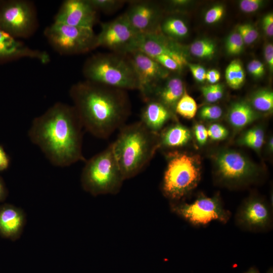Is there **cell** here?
Masks as SVG:
<instances>
[{
    "label": "cell",
    "instance_id": "obj_21",
    "mask_svg": "<svg viewBox=\"0 0 273 273\" xmlns=\"http://www.w3.org/2000/svg\"><path fill=\"white\" fill-rule=\"evenodd\" d=\"M191 138L190 130L178 124L167 129L159 137V146L177 148L186 145Z\"/></svg>",
    "mask_w": 273,
    "mask_h": 273
},
{
    "label": "cell",
    "instance_id": "obj_6",
    "mask_svg": "<svg viewBox=\"0 0 273 273\" xmlns=\"http://www.w3.org/2000/svg\"><path fill=\"white\" fill-rule=\"evenodd\" d=\"M168 156L162 189L169 198L179 199L197 185L200 178V163L196 156L184 153H172Z\"/></svg>",
    "mask_w": 273,
    "mask_h": 273
},
{
    "label": "cell",
    "instance_id": "obj_4",
    "mask_svg": "<svg viewBox=\"0 0 273 273\" xmlns=\"http://www.w3.org/2000/svg\"><path fill=\"white\" fill-rule=\"evenodd\" d=\"M86 80L125 90L138 89L135 73L126 55L98 53L88 58L82 69Z\"/></svg>",
    "mask_w": 273,
    "mask_h": 273
},
{
    "label": "cell",
    "instance_id": "obj_7",
    "mask_svg": "<svg viewBox=\"0 0 273 273\" xmlns=\"http://www.w3.org/2000/svg\"><path fill=\"white\" fill-rule=\"evenodd\" d=\"M44 35L52 47L62 55L84 54L98 47L93 28L54 22L46 28Z\"/></svg>",
    "mask_w": 273,
    "mask_h": 273
},
{
    "label": "cell",
    "instance_id": "obj_22",
    "mask_svg": "<svg viewBox=\"0 0 273 273\" xmlns=\"http://www.w3.org/2000/svg\"><path fill=\"white\" fill-rule=\"evenodd\" d=\"M256 116L249 104L244 102H239L231 107L229 112L228 119L234 127L240 128L253 122Z\"/></svg>",
    "mask_w": 273,
    "mask_h": 273
},
{
    "label": "cell",
    "instance_id": "obj_45",
    "mask_svg": "<svg viewBox=\"0 0 273 273\" xmlns=\"http://www.w3.org/2000/svg\"><path fill=\"white\" fill-rule=\"evenodd\" d=\"M220 78L219 72L216 69H211L206 72V79L211 84H216Z\"/></svg>",
    "mask_w": 273,
    "mask_h": 273
},
{
    "label": "cell",
    "instance_id": "obj_20",
    "mask_svg": "<svg viewBox=\"0 0 273 273\" xmlns=\"http://www.w3.org/2000/svg\"><path fill=\"white\" fill-rule=\"evenodd\" d=\"M241 218L246 224L253 226H262L269 218L267 207L262 202L254 200L247 203L243 208Z\"/></svg>",
    "mask_w": 273,
    "mask_h": 273
},
{
    "label": "cell",
    "instance_id": "obj_2",
    "mask_svg": "<svg viewBox=\"0 0 273 273\" xmlns=\"http://www.w3.org/2000/svg\"><path fill=\"white\" fill-rule=\"evenodd\" d=\"M83 128L94 136L106 139L120 128L131 111L126 90L85 80L69 90Z\"/></svg>",
    "mask_w": 273,
    "mask_h": 273
},
{
    "label": "cell",
    "instance_id": "obj_1",
    "mask_svg": "<svg viewBox=\"0 0 273 273\" xmlns=\"http://www.w3.org/2000/svg\"><path fill=\"white\" fill-rule=\"evenodd\" d=\"M82 128L73 107L58 102L33 120L28 135L52 165L64 167L85 160Z\"/></svg>",
    "mask_w": 273,
    "mask_h": 273
},
{
    "label": "cell",
    "instance_id": "obj_13",
    "mask_svg": "<svg viewBox=\"0 0 273 273\" xmlns=\"http://www.w3.org/2000/svg\"><path fill=\"white\" fill-rule=\"evenodd\" d=\"M97 11L88 0H66L61 6L54 22L93 28L98 21Z\"/></svg>",
    "mask_w": 273,
    "mask_h": 273
},
{
    "label": "cell",
    "instance_id": "obj_18",
    "mask_svg": "<svg viewBox=\"0 0 273 273\" xmlns=\"http://www.w3.org/2000/svg\"><path fill=\"white\" fill-rule=\"evenodd\" d=\"M141 121L151 131L158 133L172 117V110L161 102L151 99L145 102Z\"/></svg>",
    "mask_w": 273,
    "mask_h": 273
},
{
    "label": "cell",
    "instance_id": "obj_43",
    "mask_svg": "<svg viewBox=\"0 0 273 273\" xmlns=\"http://www.w3.org/2000/svg\"><path fill=\"white\" fill-rule=\"evenodd\" d=\"M264 135L263 130L259 127H255L248 130L244 134L242 139L254 138L264 139Z\"/></svg>",
    "mask_w": 273,
    "mask_h": 273
},
{
    "label": "cell",
    "instance_id": "obj_12",
    "mask_svg": "<svg viewBox=\"0 0 273 273\" xmlns=\"http://www.w3.org/2000/svg\"><path fill=\"white\" fill-rule=\"evenodd\" d=\"M125 14L131 26L139 33L159 31L161 11L153 1H130Z\"/></svg>",
    "mask_w": 273,
    "mask_h": 273
},
{
    "label": "cell",
    "instance_id": "obj_49",
    "mask_svg": "<svg viewBox=\"0 0 273 273\" xmlns=\"http://www.w3.org/2000/svg\"><path fill=\"white\" fill-rule=\"evenodd\" d=\"M246 273H258L256 270L254 268H251Z\"/></svg>",
    "mask_w": 273,
    "mask_h": 273
},
{
    "label": "cell",
    "instance_id": "obj_31",
    "mask_svg": "<svg viewBox=\"0 0 273 273\" xmlns=\"http://www.w3.org/2000/svg\"><path fill=\"white\" fill-rule=\"evenodd\" d=\"M222 109L215 105L205 106L200 111V117L205 120H214L219 119L222 115Z\"/></svg>",
    "mask_w": 273,
    "mask_h": 273
},
{
    "label": "cell",
    "instance_id": "obj_16",
    "mask_svg": "<svg viewBox=\"0 0 273 273\" xmlns=\"http://www.w3.org/2000/svg\"><path fill=\"white\" fill-rule=\"evenodd\" d=\"M216 163L219 174L226 179L244 178L251 175L253 170L250 162L236 151H226L219 153Z\"/></svg>",
    "mask_w": 273,
    "mask_h": 273
},
{
    "label": "cell",
    "instance_id": "obj_48",
    "mask_svg": "<svg viewBox=\"0 0 273 273\" xmlns=\"http://www.w3.org/2000/svg\"><path fill=\"white\" fill-rule=\"evenodd\" d=\"M272 138H271L270 140H269V148L270 150H272L273 149V145H272Z\"/></svg>",
    "mask_w": 273,
    "mask_h": 273
},
{
    "label": "cell",
    "instance_id": "obj_5",
    "mask_svg": "<svg viewBox=\"0 0 273 273\" xmlns=\"http://www.w3.org/2000/svg\"><path fill=\"white\" fill-rule=\"evenodd\" d=\"M124 180L112 144L86 161L80 178L83 190L93 196L117 193Z\"/></svg>",
    "mask_w": 273,
    "mask_h": 273
},
{
    "label": "cell",
    "instance_id": "obj_3",
    "mask_svg": "<svg viewBox=\"0 0 273 273\" xmlns=\"http://www.w3.org/2000/svg\"><path fill=\"white\" fill-rule=\"evenodd\" d=\"M112 145L125 180L136 175L149 163L159 147V136L140 121L121 127Z\"/></svg>",
    "mask_w": 273,
    "mask_h": 273
},
{
    "label": "cell",
    "instance_id": "obj_30",
    "mask_svg": "<svg viewBox=\"0 0 273 273\" xmlns=\"http://www.w3.org/2000/svg\"><path fill=\"white\" fill-rule=\"evenodd\" d=\"M238 33L241 36L244 43L249 44L257 38L258 33L251 25L245 24L238 26Z\"/></svg>",
    "mask_w": 273,
    "mask_h": 273
},
{
    "label": "cell",
    "instance_id": "obj_46",
    "mask_svg": "<svg viewBox=\"0 0 273 273\" xmlns=\"http://www.w3.org/2000/svg\"><path fill=\"white\" fill-rule=\"evenodd\" d=\"M9 195L8 189L3 178L0 176V203L4 202Z\"/></svg>",
    "mask_w": 273,
    "mask_h": 273
},
{
    "label": "cell",
    "instance_id": "obj_51",
    "mask_svg": "<svg viewBox=\"0 0 273 273\" xmlns=\"http://www.w3.org/2000/svg\"></svg>",
    "mask_w": 273,
    "mask_h": 273
},
{
    "label": "cell",
    "instance_id": "obj_41",
    "mask_svg": "<svg viewBox=\"0 0 273 273\" xmlns=\"http://www.w3.org/2000/svg\"><path fill=\"white\" fill-rule=\"evenodd\" d=\"M264 58L267 65L271 71L273 70V46L272 43L267 44L264 48Z\"/></svg>",
    "mask_w": 273,
    "mask_h": 273
},
{
    "label": "cell",
    "instance_id": "obj_42",
    "mask_svg": "<svg viewBox=\"0 0 273 273\" xmlns=\"http://www.w3.org/2000/svg\"><path fill=\"white\" fill-rule=\"evenodd\" d=\"M10 165V157L5 151L4 148L0 145V171L7 170Z\"/></svg>",
    "mask_w": 273,
    "mask_h": 273
},
{
    "label": "cell",
    "instance_id": "obj_27",
    "mask_svg": "<svg viewBox=\"0 0 273 273\" xmlns=\"http://www.w3.org/2000/svg\"><path fill=\"white\" fill-rule=\"evenodd\" d=\"M251 103L253 107L258 111H271L273 109V93L268 89L259 90L253 95Z\"/></svg>",
    "mask_w": 273,
    "mask_h": 273
},
{
    "label": "cell",
    "instance_id": "obj_11",
    "mask_svg": "<svg viewBox=\"0 0 273 273\" xmlns=\"http://www.w3.org/2000/svg\"><path fill=\"white\" fill-rule=\"evenodd\" d=\"M173 210L195 224H206L216 220L226 221L229 217L216 198L201 197L190 204L176 205Z\"/></svg>",
    "mask_w": 273,
    "mask_h": 273
},
{
    "label": "cell",
    "instance_id": "obj_25",
    "mask_svg": "<svg viewBox=\"0 0 273 273\" xmlns=\"http://www.w3.org/2000/svg\"><path fill=\"white\" fill-rule=\"evenodd\" d=\"M197 110L196 101L185 89L183 96L175 105L174 111L185 118L191 119L195 116Z\"/></svg>",
    "mask_w": 273,
    "mask_h": 273
},
{
    "label": "cell",
    "instance_id": "obj_8",
    "mask_svg": "<svg viewBox=\"0 0 273 273\" xmlns=\"http://www.w3.org/2000/svg\"><path fill=\"white\" fill-rule=\"evenodd\" d=\"M141 35L133 28L124 13L113 20L101 23L97 34L98 46L127 55L137 49Z\"/></svg>",
    "mask_w": 273,
    "mask_h": 273
},
{
    "label": "cell",
    "instance_id": "obj_23",
    "mask_svg": "<svg viewBox=\"0 0 273 273\" xmlns=\"http://www.w3.org/2000/svg\"><path fill=\"white\" fill-rule=\"evenodd\" d=\"M159 31L163 35L178 39L185 37L188 33V28L185 21L176 17L166 18L159 25Z\"/></svg>",
    "mask_w": 273,
    "mask_h": 273
},
{
    "label": "cell",
    "instance_id": "obj_26",
    "mask_svg": "<svg viewBox=\"0 0 273 273\" xmlns=\"http://www.w3.org/2000/svg\"><path fill=\"white\" fill-rule=\"evenodd\" d=\"M216 47L214 43L208 39H201L195 41L190 47L191 53L200 58H211L215 54Z\"/></svg>",
    "mask_w": 273,
    "mask_h": 273
},
{
    "label": "cell",
    "instance_id": "obj_29",
    "mask_svg": "<svg viewBox=\"0 0 273 273\" xmlns=\"http://www.w3.org/2000/svg\"><path fill=\"white\" fill-rule=\"evenodd\" d=\"M244 42L238 32L231 34L228 37L225 47L226 51L230 55H236L240 54L243 49Z\"/></svg>",
    "mask_w": 273,
    "mask_h": 273
},
{
    "label": "cell",
    "instance_id": "obj_34",
    "mask_svg": "<svg viewBox=\"0 0 273 273\" xmlns=\"http://www.w3.org/2000/svg\"><path fill=\"white\" fill-rule=\"evenodd\" d=\"M224 13V8L221 5H216L210 9L205 15L207 23L212 24L218 21Z\"/></svg>",
    "mask_w": 273,
    "mask_h": 273
},
{
    "label": "cell",
    "instance_id": "obj_19",
    "mask_svg": "<svg viewBox=\"0 0 273 273\" xmlns=\"http://www.w3.org/2000/svg\"><path fill=\"white\" fill-rule=\"evenodd\" d=\"M167 79L165 83L156 88L151 98L166 106L171 110H174L176 103L183 96L185 88L182 80L177 76Z\"/></svg>",
    "mask_w": 273,
    "mask_h": 273
},
{
    "label": "cell",
    "instance_id": "obj_40",
    "mask_svg": "<svg viewBox=\"0 0 273 273\" xmlns=\"http://www.w3.org/2000/svg\"><path fill=\"white\" fill-rule=\"evenodd\" d=\"M242 143L251 148L255 150L260 149L264 142V139L262 138H254L248 139H242Z\"/></svg>",
    "mask_w": 273,
    "mask_h": 273
},
{
    "label": "cell",
    "instance_id": "obj_9",
    "mask_svg": "<svg viewBox=\"0 0 273 273\" xmlns=\"http://www.w3.org/2000/svg\"><path fill=\"white\" fill-rule=\"evenodd\" d=\"M36 24L35 10L30 2H0V28L14 37H28L34 32Z\"/></svg>",
    "mask_w": 273,
    "mask_h": 273
},
{
    "label": "cell",
    "instance_id": "obj_24",
    "mask_svg": "<svg viewBox=\"0 0 273 273\" xmlns=\"http://www.w3.org/2000/svg\"><path fill=\"white\" fill-rule=\"evenodd\" d=\"M245 76L242 64L238 60L232 61L225 70L226 81L229 85L234 89H238L243 85Z\"/></svg>",
    "mask_w": 273,
    "mask_h": 273
},
{
    "label": "cell",
    "instance_id": "obj_39",
    "mask_svg": "<svg viewBox=\"0 0 273 273\" xmlns=\"http://www.w3.org/2000/svg\"><path fill=\"white\" fill-rule=\"evenodd\" d=\"M262 24L266 34L269 36H272L273 35V15L272 13H269L264 17Z\"/></svg>",
    "mask_w": 273,
    "mask_h": 273
},
{
    "label": "cell",
    "instance_id": "obj_44",
    "mask_svg": "<svg viewBox=\"0 0 273 273\" xmlns=\"http://www.w3.org/2000/svg\"><path fill=\"white\" fill-rule=\"evenodd\" d=\"M201 92L205 99L209 103H213L216 101L211 85L204 86L201 87Z\"/></svg>",
    "mask_w": 273,
    "mask_h": 273
},
{
    "label": "cell",
    "instance_id": "obj_10",
    "mask_svg": "<svg viewBox=\"0 0 273 273\" xmlns=\"http://www.w3.org/2000/svg\"><path fill=\"white\" fill-rule=\"evenodd\" d=\"M135 73L138 89L145 102L149 100L161 81L167 79L169 71L140 50L126 55Z\"/></svg>",
    "mask_w": 273,
    "mask_h": 273
},
{
    "label": "cell",
    "instance_id": "obj_47",
    "mask_svg": "<svg viewBox=\"0 0 273 273\" xmlns=\"http://www.w3.org/2000/svg\"><path fill=\"white\" fill-rule=\"evenodd\" d=\"M211 87L213 92L214 97L217 101L220 99L223 96V86L220 84L216 83L211 84Z\"/></svg>",
    "mask_w": 273,
    "mask_h": 273
},
{
    "label": "cell",
    "instance_id": "obj_28",
    "mask_svg": "<svg viewBox=\"0 0 273 273\" xmlns=\"http://www.w3.org/2000/svg\"><path fill=\"white\" fill-rule=\"evenodd\" d=\"M97 11L110 13L120 9L126 2L123 0H88Z\"/></svg>",
    "mask_w": 273,
    "mask_h": 273
},
{
    "label": "cell",
    "instance_id": "obj_36",
    "mask_svg": "<svg viewBox=\"0 0 273 273\" xmlns=\"http://www.w3.org/2000/svg\"><path fill=\"white\" fill-rule=\"evenodd\" d=\"M262 4L261 0H242L240 2V8L243 12L251 13L259 9Z\"/></svg>",
    "mask_w": 273,
    "mask_h": 273
},
{
    "label": "cell",
    "instance_id": "obj_37",
    "mask_svg": "<svg viewBox=\"0 0 273 273\" xmlns=\"http://www.w3.org/2000/svg\"><path fill=\"white\" fill-rule=\"evenodd\" d=\"M188 67L194 77L199 82H203L206 79V71L204 68L199 65L188 64Z\"/></svg>",
    "mask_w": 273,
    "mask_h": 273
},
{
    "label": "cell",
    "instance_id": "obj_35",
    "mask_svg": "<svg viewBox=\"0 0 273 273\" xmlns=\"http://www.w3.org/2000/svg\"><path fill=\"white\" fill-rule=\"evenodd\" d=\"M248 72L255 78H260L264 73L263 64L259 60H253L247 66Z\"/></svg>",
    "mask_w": 273,
    "mask_h": 273
},
{
    "label": "cell",
    "instance_id": "obj_38",
    "mask_svg": "<svg viewBox=\"0 0 273 273\" xmlns=\"http://www.w3.org/2000/svg\"><path fill=\"white\" fill-rule=\"evenodd\" d=\"M195 135L198 143L201 145H204L208 138L207 129L202 124H197L194 127Z\"/></svg>",
    "mask_w": 273,
    "mask_h": 273
},
{
    "label": "cell",
    "instance_id": "obj_33",
    "mask_svg": "<svg viewBox=\"0 0 273 273\" xmlns=\"http://www.w3.org/2000/svg\"><path fill=\"white\" fill-rule=\"evenodd\" d=\"M208 135L211 140L220 141L224 139L228 135V130L222 125L214 123L207 129Z\"/></svg>",
    "mask_w": 273,
    "mask_h": 273
},
{
    "label": "cell",
    "instance_id": "obj_50",
    "mask_svg": "<svg viewBox=\"0 0 273 273\" xmlns=\"http://www.w3.org/2000/svg\"><path fill=\"white\" fill-rule=\"evenodd\" d=\"M267 273H272V270H270Z\"/></svg>",
    "mask_w": 273,
    "mask_h": 273
},
{
    "label": "cell",
    "instance_id": "obj_32",
    "mask_svg": "<svg viewBox=\"0 0 273 273\" xmlns=\"http://www.w3.org/2000/svg\"><path fill=\"white\" fill-rule=\"evenodd\" d=\"M152 59L168 71H179L183 68L174 59L168 56L159 55Z\"/></svg>",
    "mask_w": 273,
    "mask_h": 273
},
{
    "label": "cell",
    "instance_id": "obj_17",
    "mask_svg": "<svg viewBox=\"0 0 273 273\" xmlns=\"http://www.w3.org/2000/svg\"><path fill=\"white\" fill-rule=\"evenodd\" d=\"M26 222V215L19 207L9 203L0 206V236L15 241L23 232Z\"/></svg>",
    "mask_w": 273,
    "mask_h": 273
},
{
    "label": "cell",
    "instance_id": "obj_14",
    "mask_svg": "<svg viewBox=\"0 0 273 273\" xmlns=\"http://www.w3.org/2000/svg\"><path fill=\"white\" fill-rule=\"evenodd\" d=\"M21 58L36 60L42 64L50 61L46 52L30 48L0 28V62Z\"/></svg>",
    "mask_w": 273,
    "mask_h": 273
},
{
    "label": "cell",
    "instance_id": "obj_15",
    "mask_svg": "<svg viewBox=\"0 0 273 273\" xmlns=\"http://www.w3.org/2000/svg\"><path fill=\"white\" fill-rule=\"evenodd\" d=\"M136 50L152 58L159 55L169 56L182 67L187 63L184 54L177 45L166 39L160 31L142 34Z\"/></svg>",
    "mask_w": 273,
    "mask_h": 273
}]
</instances>
